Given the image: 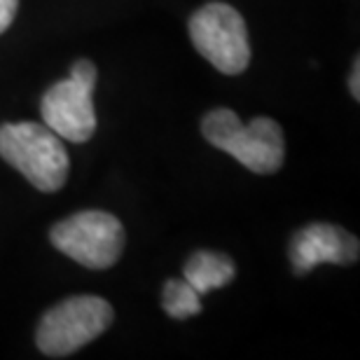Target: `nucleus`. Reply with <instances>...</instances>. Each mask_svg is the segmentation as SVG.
I'll list each match as a JSON object with an SVG mask.
<instances>
[{
	"label": "nucleus",
	"mask_w": 360,
	"mask_h": 360,
	"mask_svg": "<svg viewBox=\"0 0 360 360\" xmlns=\"http://www.w3.org/2000/svg\"><path fill=\"white\" fill-rule=\"evenodd\" d=\"M201 134L213 148L229 153L253 174H276L283 167V129L269 117H255L243 124L234 110L215 108L201 120Z\"/></svg>",
	"instance_id": "f257e3e1"
},
{
	"label": "nucleus",
	"mask_w": 360,
	"mask_h": 360,
	"mask_svg": "<svg viewBox=\"0 0 360 360\" xmlns=\"http://www.w3.org/2000/svg\"><path fill=\"white\" fill-rule=\"evenodd\" d=\"M0 157L40 192L61 190L68 178V153L63 141L47 124L38 122L3 124Z\"/></svg>",
	"instance_id": "f03ea898"
},
{
	"label": "nucleus",
	"mask_w": 360,
	"mask_h": 360,
	"mask_svg": "<svg viewBox=\"0 0 360 360\" xmlns=\"http://www.w3.org/2000/svg\"><path fill=\"white\" fill-rule=\"evenodd\" d=\"M112 307L98 295H75L59 302L42 316L35 342L49 358H66L110 328Z\"/></svg>",
	"instance_id": "7ed1b4c3"
},
{
	"label": "nucleus",
	"mask_w": 360,
	"mask_h": 360,
	"mask_svg": "<svg viewBox=\"0 0 360 360\" xmlns=\"http://www.w3.org/2000/svg\"><path fill=\"white\" fill-rule=\"evenodd\" d=\"M49 241L82 267L108 269L122 257L127 234L112 213L80 211L56 222L49 232Z\"/></svg>",
	"instance_id": "20e7f679"
},
{
	"label": "nucleus",
	"mask_w": 360,
	"mask_h": 360,
	"mask_svg": "<svg viewBox=\"0 0 360 360\" xmlns=\"http://www.w3.org/2000/svg\"><path fill=\"white\" fill-rule=\"evenodd\" d=\"M96 77V66L89 59H80L73 63L66 80L52 84L42 96V120L61 141L87 143L96 131V110L91 101Z\"/></svg>",
	"instance_id": "39448f33"
},
{
	"label": "nucleus",
	"mask_w": 360,
	"mask_h": 360,
	"mask_svg": "<svg viewBox=\"0 0 360 360\" xmlns=\"http://www.w3.org/2000/svg\"><path fill=\"white\" fill-rule=\"evenodd\" d=\"M194 49L225 75H239L250 63L246 21L232 5L208 3L190 19Z\"/></svg>",
	"instance_id": "423d86ee"
},
{
	"label": "nucleus",
	"mask_w": 360,
	"mask_h": 360,
	"mask_svg": "<svg viewBox=\"0 0 360 360\" xmlns=\"http://www.w3.org/2000/svg\"><path fill=\"white\" fill-rule=\"evenodd\" d=\"M360 243L347 229L328 225V222H314L297 229L290 239V264L297 276H304L319 264H340L351 267L358 262Z\"/></svg>",
	"instance_id": "0eeeda50"
},
{
	"label": "nucleus",
	"mask_w": 360,
	"mask_h": 360,
	"mask_svg": "<svg viewBox=\"0 0 360 360\" xmlns=\"http://www.w3.org/2000/svg\"><path fill=\"white\" fill-rule=\"evenodd\" d=\"M236 276V264L229 255L215 250H197L187 257L183 278L199 295H206L215 288L227 285Z\"/></svg>",
	"instance_id": "6e6552de"
},
{
	"label": "nucleus",
	"mask_w": 360,
	"mask_h": 360,
	"mask_svg": "<svg viewBox=\"0 0 360 360\" xmlns=\"http://www.w3.org/2000/svg\"><path fill=\"white\" fill-rule=\"evenodd\" d=\"M162 307L171 319H192L201 314L199 292L185 278H169L162 290Z\"/></svg>",
	"instance_id": "1a4fd4ad"
},
{
	"label": "nucleus",
	"mask_w": 360,
	"mask_h": 360,
	"mask_svg": "<svg viewBox=\"0 0 360 360\" xmlns=\"http://www.w3.org/2000/svg\"><path fill=\"white\" fill-rule=\"evenodd\" d=\"M19 0H0V33H5L17 14Z\"/></svg>",
	"instance_id": "9d476101"
},
{
	"label": "nucleus",
	"mask_w": 360,
	"mask_h": 360,
	"mask_svg": "<svg viewBox=\"0 0 360 360\" xmlns=\"http://www.w3.org/2000/svg\"><path fill=\"white\" fill-rule=\"evenodd\" d=\"M358 77H360V63H358V59H356V63H354V70H351V77H349L351 96H354L356 101L360 98V84H358Z\"/></svg>",
	"instance_id": "9b49d317"
}]
</instances>
